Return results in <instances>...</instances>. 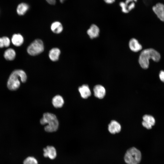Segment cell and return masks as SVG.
I'll list each match as a JSON object with an SVG mask.
<instances>
[{
	"instance_id": "1",
	"label": "cell",
	"mask_w": 164,
	"mask_h": 164,
	"mask_svg": "<svg viewBox=\"0 0 164 164\" xmlns=\"http://www.w3.org/2000/svg\"><path fill=\"white\" fill-rule=\"evenodd\" d=\"M160 58V54L156 50L152 48L147 49L141 53L139 56L138 63L142 68L146 69L149 67L150 59L158 62Z\"/></svg>"
},
{
	"instance_id": "2",
	"label": "cell",
	"mask_w": 164,
	"mask_h": 164,
	"mask_svg": "<svg viewBox=\"0 0 164 164\" xmlns=\"http://www.w3.org/2000/svg\"><path fill=\"white\" fill-rule=\"evenodd\" d=\"M21 79V82H26L27 76L25 72L21 70H17L12 72L10 75L7 82V87L10 90L15 91L18 89L20 86Z\"/></svg>"
},
{
	"instance_id": "3",
	"label": "cell",
	"mask_w": 164,
	"mask_h": 164,
	"mask_svg": "<svg viewBox=\"0 0 164 164\" xmlns=\"http://www.w3.org/2000/svg\"><path fill=\"white\" fill-rule=\"evenodd\" d=\"M40 123L42 125L48 124L45 127L44 129L48 132L56 131L59 126V122L56 115L50 113L43 114V117L40 119Z\"/></svg>"
},
{
	"instance_id": "4",
	"label": "cell",
	"mask_w": 164,
	"mask_h": 164,
	"mask_svg": "<svg viewBox=\"0 0 164 164\" xmlns=\"http://www.w3.org/2000/svg\"><path fill=\"white\" fill-rule=\"evenodd\" d=\"M141 157L140 151L133 147L126 151L125 155L124 160L128 164H139L141 160Z\"/></svg>"
},
{
	"instance_id": "5",
	"label": "cell",
	"mask_w": 164,
	"mask_h": 164,
	"mask_svg": "<svg viewBox=\"0 0 164 164\" xmlns=\"http://www.w3.org/2000/svg\"><path fill=\"white\" fill-rule=\"evenodd\" d=\"M44 46L42 40L36 39L32 42L27 49L28 53L31 56H36L42 52Z\"/></svg>"
},
{
	"instance_id": "6",
	"label": "cell",
	"mask_w": 164,
	"mask_h": 164,
	"mask_svg": "<svg viewBox=\"0 0 164 164\" xmlns=\"http://www.w3.org/2000/svg\"><path fill=\"white\" fill-rule=\"evenodd\" d=\"M152 10L158 17L164 22V5L159 3L153 7Z\"/></svg>"
},
{
	"instance_id": "7",
	"label": "cell",
	"mask_w": 164,
	"mask_h": 164,
	"mask_svg": "<svg viewBox=\"0 0 164 164\" xmlns=\"http://www.w3.org/2000/svg\"><path fill=\"white\" fill-rule=\"evenodd\" d=\"M128 46L130 50L134 52H138L142 49V45L138 40L135 38H132L130 40Z\"/></svg>"
},
{
	"instance_id": "8",
	"label": "cell",
	"mask_w": 164,
	"mask_h": 164,
	"mask_svg": "<svg viewBox=\"0 0 164 164\" xmlns=\"http://www.w3.org/2000/svg\"><path fill=\"white\" fill-rule=\"evenodd\" d=\"M100 31L98 27L95 24H93L87 30V33L91 39H93L99 36Z\"/></svg>"
},
{
	"instance_id": "9",
	"label": "cell",
	"mask_w": 164,
	"mask_h": 164,
	"mask_svg": "<svg viewBox=\"0 0 164 164\" xmlns=\"http://www.w3.org/2000/svg\"><path fill=\"white\" fill-rule=\"evenodd\" d=\"M43 155L51 159H54L56 157V152L55 148L52 146H48L43 149Z\"/></svg>"
},
{
	"instance_id": "10",
	"label": "cell",
	"mask_w": 164,
	"mask_h": 164,
	"mask_svg": "<svg viewBox=\"0 0 164 164\" xmlns=\"http://www.w3.org/2000/svg\"><path fill=\"white\" fill-rule=\"evenodd\" d=\"M93 91L95 96L98 98L102 99L105 95V89L101 85H97L95 86L94 88Z\"/></svg>"
},
{
	"instance_id": "11",
	"label": "cell",
	"mask_w": 164,
	"mask_h": 164,
	"mask_svg": "<svg viewBox=\"0 0 164 164\" xmlns=\"http://www.w3.org/2000/svg\"><path fill=\"white\" fill-rule=\"evenodd\" d=\"M120 125L115 120L111 121L108 125V130L112 134L119 132L121 130Z\"/></svg>"
},
{
	"instance_id": "12",
	"label": "cell",
	"mask_w": 164,
	"mask_h": 164,
	"mask_svg": "<svg viewBox=\"0 0 164 164\" xmlns=\"http://www.w3.org/2000/svg\"><path fill=\"white\" fill-rule=\"evenodd\" d=\"M78 90L81 97L83 98L86 99L91 96V93L88 85L84 84L78 88Z\"/></svg>"
},
{
	"instance_id": "13",
	"label": "cell",
	"mask_w": 164,
	"mask_h": 164,
	"mask_svg": "<svg viewBox=\"0 0 164 164\" xmlns=\"http://www.w3.org/2000/svg\"><path fill=\"white\" fill-rule=\"evenodd\" d=\"M60 53V50L57 48H54L49 51V56L50 60L53 61L57 60Z\"/></svg>"
},
{
	"instance_id": "14",
	"label": "cell",
	"mask_w": 164,
	"mask_h": 164,
	"mask_svg": "<svg viewBox=\"0 0 164 164\" xmlns=\"http://www.w3.org/2000/svg\"><path fill=\"white\" fill-rule=\"evenodd\" d=\"M11 40L14 45L19 46L23 43L24 39L22 36L19 34H14L12 36Z\"/></svg>"
},
{
	"instance_id": "15",
	"label": "cell",
	"mask_w": 164,
	"mask_h": 164,
	"mask_svg": "<svg viewBox=\"0 0 164 164\" xmlns=\"http://www.w3.org/2000/svg\"><path fill=\"white\" fill-rule=\"evenodd\" d=\"M64 100L62 97L60 95L54 96L52 100V103L53 106L56 108L61 107L64 104Z\"/></svg>"
},
{
	"instance_id": "16",
	"label": "cell",
	"mask_w": 164,
	"mask_h": 164,
	"mask_svg": "<svg viewBox=\"0 0 164 164\" xmlns=\"http://www.w3.org/2000/svg\"><path fill=\"white\" fill-rule=\"evenodd\" d=\"M51 29L54 33L58 34L63 30V27L61 23L58 21L53 22L51 26Z\"/></svg>"
},
{
	"instance_id": "17",
	"label": "cell",
	"mask_w": 164,
	"mask_h": 164,
	"mask_svg": "<svg viewBox=\"0 0 164 164\" xmlns=\"http://www.w3.org/2000/svg\"><path fill=\"white\" fill-rule=\"evenodd\" d=\"M29 9V6L27 4L22 3L18 6L17 12L19 15H23L27 12Z\"/></svg>"
},
{
	"instance_id": "18",
	"label": "cell",
	"mask_w": 164,
	"mask_h": 164,
	"mask_svg": "<svg viewBox=\"0 0 164 164\" xmlns=\"http://www.w3.org/2000/svg\"><path fill=\"white\" fill-rule=\"evenodd\" d=\"M16 55L15 50L12 48L7 49L4 52V58L7 60H12L14 59Z\"/></svg>"
},
{
	"instance_id": "19",
	"label": "cell",
	"mask_w": 164,
	"mask_h": 164,
	"mask_svg": "<svg viewBox=\"0 0 164 164\" xmlns=\"http://www.w3.org/2000/svg\"><path fill=\"white\" fill-rule=\"evenodd\" d=\"M143 121L152 126L155 124V119L151 115L148 114L145 115L143 117Z\"/></svg>"
},
{
	"instance_id": "20",
	"label": "cell",
	"mask_w": 164,
	"mask_h": 164,
	"mask_svg": "<svg viewBox=\"0 0 164 164\" xmlns=\"http://www.w3.org/2000/svg\"><path fill=\"white\" fill-rule=\"evenodd\" d=\"M23 164H38L37 160L34 157H28L24 161Z\"/></svg>"
},
{
	"instance_id": "21",
	"label": "cell",
	"mask_w": 164,
	"mask_h": 164,
	"mask_svg": "<svg viewBox=\"0 0 164 164\" xmlns=\"http://www.w3.org/2000/svg\"><path fill=\"white\" fill-rule=\"evenodd\" d=\"M2 38V39L4 46L5 47H8L10 44V40L9 38L6 36L3 37Z\"/></svg>"
},
{
	"instance_id": "22",
	"label": "cell",
	"mask_w": 164,
	"mask_h": 164,
	"mask_svg": "<svg viewBox=\"0 0 164 164\" xmlns=\"http://www.w3.org/2000/svg\"><path fill=\"white\" fill-rule=\"evenodd\" d=\"M66 0H60L61 3H63ZM46 1L49 4L51 5H54L56 3V0H46Z\"/></svg>"
},
{
	"instance_id": "23",
	"label": "cell",
	"mask_w": 164,
	"mask_h": 164,
	"mask_svg": "<svg viewBox=\"0 0 164 164\" xmlns=\"http://www.w3.org/2000/svg\"><path fill=\"white\" fill-rule=\"evenodd\" d=\"M159 77L161 80L164 82V71L162 70L160 72L159 74Z\"/></svg>"
},
{
	"instance_id": "24",
	"label": "cell",
	"mask_w": 164,
	"mask_h": 164,
	"mask_svg": "<svg viewBox=\"0 0 164 164\" xmlns=\"http://www.w3.org/2000/svg\"><path fill=\"white\" fill-rule=\"evenodd\" d=\"M115 0H104V2L108 4H112L114 3Z\"/></svg>"
},
{
	"instance_id": "25",
	"label": "cell",
	"mask_w": 164,
	"mask_h": 164,
	"mask_svg": "<svg viewBox=\"0 0 164 164\" xmlns=\"http://www.w3.org/2000/svg\"><path fill=\"white\" fill-rule=\"evenodd\" d=\"M4 46V44L2 38H0V48H3Z\"/></svg>"
}]
</instances>
